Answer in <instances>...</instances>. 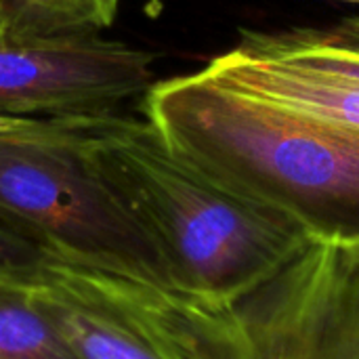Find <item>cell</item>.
<instances>
[{"label":"cell","instance_id":"277c9868","mask_svg":"<svg viewBox=\"0 0 359 359\" xmlns=\"http://www.w3.org/2000/svg\"><path fill=\"white\" fill-rule=\"evenodd\" d=\"M191 359H359V248L313 242L225 309L149 288Z\"/></svg>","mask_w":359,"mask_h":359},{"label":"cell","instance_id":"3957f363","mask_svg":"<svg viewBox=\"0 0 359 359\" xmlns=\"http://www.w3.org/2000/svg\"><path fill=\"white\" fill-rule=\"evenodd\" d=\"M0 208L59 263L168 288L149 231L67 118H13L0 133Z\"/></svg>","mask_w":359,"mask_h":359},{"label":"cell","instance_id":"5b68a950","mask_svg":"<svg viewBox=\"0 0 359 359\" xmlns=\"http://www.w3.org/2000/svg\"><path fill=\"white\" fill-rule=\"evenodd\" d=\"M154 55L99 29L0 36L2 118L107 116L154 86Z\"/></svg>","mask_w":359,"mask_h":359},{"label":"cell","instance_id":"9c48e42d","mask_svg":"<svg viewBox=\"0 0 359 359\" xmlns=\"http://www.w3.org/2000/svg\"><path fill=\"white\" fill-rule=\"evenodd\" d=\"M32 286L0 280V359H82L36 305Z\"/></svg>","mask_w":359,"mask_h":359},{"label":"cell","instance_id":"7c38bea8","mask_svg":"<svg viewBox=\"0 0 359 359\" xmlns=\"http://www.w3.org/2000/svg\"><path fill=\"white\" fill-rule=\"evenodd\" d=\"M99 2H101V8H103L107 21L114 23V19H116V15H118V8H120V2H122V0H99Z\"/></svg>","mask_w":359,"mask_h":359},{"label":"cell","instance_id":"8fae6325","mask_svg":"<svg viewBox=\"0 0 359 359\" xmlns=\"http://www.w3.org/2000/svg\"><path fill=\"white\" fill-rule=\"evenodd\" d=\"M53 261L44 242L0 208V280L38 284Z\"/></svg>","mask_w":359,"mask_h":359},{"label":"cell","instance_id":"5bb4252c","mask_svg":"<svg viewBox=\"0 0 359 359\" xmlns=\"http://www.w3.org/2000/svg\"><path fill=\"white\" fill-rule=\"evenodd\" d=\"M337 2H349V4H359V0H337Z\"/></svg>","mask_w":359,"mask_h":359},{"label":"cell","instance_id":"52a82bcc","mask_svg":"<svg viewBox=\"0 0 359 359\" xmlns=\"http://www.w3.org/2000/svg\"><path fill=\"white\" fill-rule=\"evenodd\" d=\"M202 74L238 95L309 116L359 128V80L311 65L246 57L227 50L215 57Z\"/></svg>","mask_w":359,"mask_h":359},{"label":"cell","instance_id":"4fadbf2b","mask_svg":"<svg viewBox=\"0 0 359 359\" xmlns=\"http://www.w3.org/2000/svg\"><path fill=\"white\" fill-rule=\"evenodd\" d=\"M4 34V8H2V0H0V36Z\"/></svg>","mask_w":359,"mask_h":359},{"label":"cell","instance_id":"30bf717a","mask_svg":"<svg viewBox=\"0 0 359 359\" xmlns=\"http://www.w3.org/2000/svg\"><path fill=\"white\" fill-rule=\"evenodd\" d=\"M6 36H40L111 25L99 0H2Z\"/></svg>","mask_w":359,"mask_h":359},{"label":"cell","instance_id":"7a4b0ae2","mask_svg":"<svg viewBox=\"0 0 359 359\" xmlns=\"http://www.w3.org/2000/svg\"><path fill=\"white\" fill-rule=\"evenodd\" d=\"M164 143L221 185L286 215L313 242L359 248V128L177 76L143 97Z\"/></svg>","mask_w":359,"mask_h":359},{"label":"cell","instance_id":"8992f818","mask_svg":"<svg viewBox=\"0 0 359 359\" xmlns=\"http://www.w3.org/2000/svg\"><path fill=\"white\" fill-rule=\"evenodd\" d=\"M32 299L82 359H191L145 284L53 261Z\"/></svg>","mask_w":359,"mask_h":359},{"label":"cell","instance_id":"ba28073f","mask_svg":"<svg viewBox=\"0 0 359 359\" xmlns=\"http://www.w3.org/2000/svg\"><path fill=\"white\" fill-rule=\"evenodd\" d=\"M233 50L257 59L311 65L359 80V17H349L330 27L242 29Z\"/></svg>","mask_w":359,"mask_h":359},{"label":"cell","instance_id":"6da1fadb","mask_svg":"<svg viewBox=\"0 0 359 359\" xmlns=\"http://www.w3.org/2000/svg\"><path fill=\"white\" fill-rule=\"evenodd\" d=\"M149 231L168 292L225 309L290 265L313 240L286 215L210 179L147 120L67 118Z\"/></svg>","mask_w":359,"mask_h":359}]
</instances>
